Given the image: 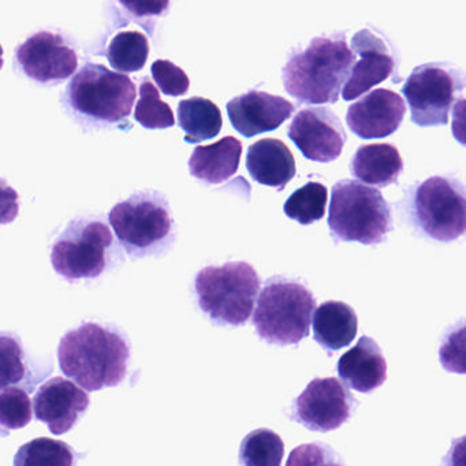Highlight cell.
Masks as SVG:
<instances>
[{
  "label": "cell",
  "mask_w": 466,
  "mask_h": 466,
  "mask_svg": "<svg viewBox=\"0 0 466 466\" xmlns=\"http://www.w3.org/2000/svg\"><path fill=\"white\" fill-rule=\"evenodd\" d=\"M73 462L75 454L72 449L64 441L48 438L29 441L18 450L15 458V466H70Z\"/></svg>",
  "instance_id": "cell-27"
},
{
  "label": "cell",
  "mask_w": 466,
  "mask_h": 466,
  "mask_svg": "<svg viewBox=\"0 0 466 466\" xmlns=\"http://www.w3.org/2000/svg\"><path fill=\"white\" fill-rule=\"evenodd\" d=\"M149 45L146 35L137 31H125L116 35L108 46L107 58L118 72H138L148 61Z\"/></svg>",
  "instance_id": "cell-24"
},
{
  "label": "cell",
  "mask_w": 466,
  "mask_h": 466,
  "mask_svg": "<svg viewBox=\"0 0 466 466\" xmlns=\"http://www.w3.org/2000/svg\"><path fill=\"white\" fill-rule=\"evenodd\" d=\"M152 76L160 91L167 96H184L190 88L187 73L170 61H157L152 65Z\"/></svg>",
  "instance_id": "cell-32"
},
{
  "label": "cell",
  "mask_w": 466,
  "mask_h": 466,
  "mask_svg": "<svg viewBox=\"0 0 466 466\" xmlns=\"http://www.w3.org/2000/svg\"><path fill=\"white\" fill-rule=\"evenodd\" d=\"M293 111L294 105L289 100L258 91L234 97L228 105L231 125L245 137L278 129Z\"/></svg>",
  "instance_id": "cell-17"
},
{
  "label": "cell",
  "mask_w": 466,
  "mask_h": 466,
  "mask_svg": "<svg viewBox=\"0 0 466 466\" xmlns=\"http://www.w3.org/2000/svg\"><path fill=\"white\" fill-rule=\"evenodd\" d=\"M409 214L428 238L455 241L466 234V187L457 179L431 177L411 189Z\"/></svg>",
  "instance_id": "cell-6"
},
{
  "label": "cell",
  "mask_w": 466,
  "mask_h": 466,
  "mask_svg": "<svg viewBox=\"0 0 466 466\" xmlns=\"http://www.w3.org/2000/svg\"><path fill=\"white\" fill-rule=\"evenodd\" d=\"M329 203V190L319 182H308L297 189L283 206L285 215L299 225L309 226L323 219Z\"/></svg>",
  "instance_id": "cell-25"
},
{
  "label": "cell",
  "mask_w": 466,
  "mask_h": 466,
  "mask_svg": "<svg viewBox=\"0 0 466 466\" xmlns=\"http://www.w3.org/2000/svg\"><path fill=\"white\" fill-rule=\"evenodd\" d=\"M443 462L446 465L466 466V436L452 441Z\"/></svg>",
  "instance_id": "cell-35"
},
{
  "label": "cell",
  "mask_w": 466,
  "mask_h": 466,
  "mask_svg": "<svg viewBox=\"0 0 466 466\" xmlns=\"http://www.w3.org/2000/svg\"><path fill=\"white\" fill-rule=\"evenodd\" d=\"M135 118L147 129H167L176 125L173 110L167 103L160 100L157 86L149 80H144L141 84Z\"/></svg>",
  "instance_id": "cell-28"
},
{
  "label": "cell",
  "mask_w": 466,
  "mask_h": 466,
  "mask_svg": "<svg viewBox=\"0 0 466 466\" xmlns=\"http://www.w3.org/2000/svg\"><path fill=\"white\" fill-rule=\"evenodd\" d=\"M122 6L136 17H157L165 15L170 0H119Z\"/></svg>",
  "instance_id": "cell-33"
},
{
  "label": "cell",
  "mask_w": 466,
  "mask_h": 466,
  "mask_svg": "<svg viewBox=\"0 0 466 466\" xmlns=\"http://www.w3.org/2000/svg\"><path fill=\"white\" fill-rule=\"evenodd\" d=\"M35 414L50 428L51 433L69 432L89 406L84 389L64 378L46 381L34 398Z\"/></svg>",
  "instance_id": "cell-16"
},
{
  "label": "cell",
  "mask_w": 466,
  "mask_h": 466,
  "mask_svg": "<svg viewBox=\"0 0 466 466\" xmlns=\"http://www.w3.org/2000/svg\"><path fill=\"white\" fill-rule=\"evenodd\" d=\"M338 375L356 391L368 394L387 380V362L378 343L361 337L338 361Z\"/></svg>",
  "instance_id": "cell-18"
},
{
  "label": "cell",
  "mask_w": 466,
  "mask_h": 466,
  "mask_svg": "<svg viewBox=\"0 0 466 466\" xmlns=\"http://www.w3.org/2000/svg\"><path fill=\"white\" fill-rule=\"evenodd\" d=\"M351 50L356 56L348 83L343 86L346 102L359 99L370 89L391 77L397 70V59L389 46L370 29H362L351 39Z\"/></svg>",
  "instance_id": "cell-14"
},
{
  "label": "cell",
  "mask_w": 466,
  "mask_h": 466,
  "mask_svg": "<svg viewBox=\"0 0 466 466\" xmlns=\"http://www.w3.org/2000/svg\"><path fill=\"white\" fill-rule=\"evenodd\" d=\"M354 178L373 187L395 184L403 171L400 151L391 144H370L357 149L350 162Z\"/></svg>",
  "instance_id": "cell-22"
},
{
  "label": "cell",
  "mask_w": 466,
  "mask_h": 466,
  "mask_svg": "<svg viewBox=\"0 0 466 466\" xmlns=\"http://www.w3.org/2000/svg\"><path fill=\"white\" fill-rule=\"evenodd\" d=\"M285 454V444L274 431H252L239 447V462L247 466H279Z\"/></svg>",
  "instance_id": "cell-26"
},
{
  "label": "cell",
  "mask_w": 466,
  "mask_h": 466,
  "mask_svg": "<svg viewBox=\"0 0 466 466\" xmlns=\"http://www.w3.org/2000/svg\"><path fill=\"white\" fill-rule=\"evenodd\" d=\"M116 237L136 258L162 249L173 236L174 222L167 200L159 193H136L116 204L108 215Z\"/></svg>",
  "instance_id": "cell-7"
},
{
  "label": "cell",
  "mask_w": 466,
  "mask_h": 466,
  "mask_svg": "<svg viewBox=\"0 0 466 466\" xmlns=\"http://www.w3.org/2000/svg\"><path fill=\"white\" fill-rule=\"evenodd\" d=\"M178 124L187 133V143H203L219 135L223 127L222 113L211 100L190 97L179 103Z\"/></svg>",
  "instance_id": "cell-23"
},
{
  "label": "cell",
  "mask_w": 466,
  "mask_h": 466,
  "mask_svg": "<svg viewBox=\"0 0 466 466\" xmlns=\"http://www.w3.org/2000/svg\"><path fill=\"white\" fill-rule=\"evenodd\" d=\"M354 62L346 35L316 37L290 56L283 67V84L289 95L305 105H332L339 100Z\"/></svg>",
  "instance_id": "cell-2"
},
{
  "label": "cell",
  "mask_w": 466,
  "mask_h": 466,
  "mask_svg": "<svg viewBox=\"0 0 466 466\" xmlns=\"http://www.w3.org/2000/svg\"><path fill=\"white\" fill-rule=\"evenodd\" d=\"M111 245L113 234L103 220L75 219L54 244L51 263L69 282L91 279L105 271Z\"/></svg>",
  "instance_id": "cell-9"
},
{
  "label": "cell",
  "mask_w": 466,
  "mask_h": 466,
  "mask_svg": "<svg viewBox=\"0 0 466 466\" xmlns=\"http://www.w3.org/2000/svg\"><path fill=\"white\" fill-rule=\"evenodd\" d=\"M316 299L296 280L275 277L267 280L258 297L253 324L269 345H299L309 335Z\"/></svg>",
  "instance_id": "cell-3"
},
{
  "label": "cell",
  "mask_w": 466,
  "mask_h": 466,
  "mask_svg": "<svg viewBox=\"0 0 466 466\" xmlns=\"http://www.w3.org/2000/svg\"><path fill=\"white\" fill-rule=\"evenodd\" d=\"M312 326L316 342L332 353L353 342L359 329V319L350 305L327 301L315 310Z\"/></svg>",
  "instance_id": "cell-21"
},
{
  "label": "cell",
  "mask_w": 466,
  "mask_h": 466,
  "mask_svg": "<svg viewBox=\"0 0 466 466\" xmlns=\"http://www.w3.org/2000/svg\"><path fill=\"white\" fill-rule=\"evenodd\" d=\"M23 72L40 84L62 83L77 70V54L59 35L39 32L17 48Z\"/></svg>",
  "instance_id": "cell-13"
},
{
  "label": "cell",
  "mask_w": 466,
  "mask_h": 466,
  "mask_svg": "<svg viewBox=\"0 0 466 466\" xmlns=\"http://www.w3.org/2000/svg\"><path fill=\"white\" fill-rule=\"evenodd\" d=\"M34 417L31 398L25 390L6 387L0 397V422L5 430L26 427Z\"/></svg>",
  "instance_id": "cell-29"
},
{
  "label": "cell",
  "mask_w": 466,
  "mask_h": 466,
  "mask_svg": "<svg viewBox=\"0 0 466 466\" xmlns=\"http://www.w3.org/2000/svg\"><path fill=\"white\" fill-rule=\"evenodd\" d=\"M329 226L338 241L378 245L392 230L391 209L375 187L342 179L332 187Z\"/></svg>",
  "instance_id": "cell-5"
},
{
  "label": "cell",
  "mask_w": 466,
  "mask_h": 466,
  "mask_svg": "<svg viewBox=\"0 0 466 466\" xmlns=\"http://www.w3.org/2000/svg\"><path fill=\"white\" fill-rule=\"evenodd\" d=\"M67 96L72 107L83 116L119 122L132 113L137 89L127 76L88 64L70 81Z\"/></svg>",
  "instance_id": "cell-8"
},
{
  "label": "cell",
  "mask_w": 466,
  "mask_h": 466,
  "mask_svg": "<svg viewBox=\"0 0 466 466\" xmlns=\"http://www.w3.org/2000/svg\"><path fill=\"white\" fill-rule=\"evenodd\" d=\"M439 360L447 372L466 375V320L458 321L444 334Z\"/></svg>",
  "instance_id": "cell-30"
},
{
  "label": "cell",
  "mask_w": 466,
  "mask_h": 466,
  "mask_svg": "<svg viewBox=\"0 0 466 466\" xmlns=\"http://www.w3.org/2000/svg\"><path fill=\"white\" fill-rule=\"evenodd\" d=\"M201 310L218 326H244L249 320L260 290V278L244 261L206 267L195 279Z\"/></svg>",
  "instance_id": "cell-4"
},
{
  "label": "cell",
  "mask_w": 466,
  "mask_h": 466,
  "mask_svg": "<svg viewBox=\"0 0 466 466\" xmlns=\"http://www.w3.org/2000/svg\"><path fill=\"white\" fill-rule=\"evenodd\" d=\"M357 405L345 383L335 378H316L294 400L291 417L308 430L329 432L348 422Z\"/></svg>",
  "instance_id": "cell-11"
},
{
  "label": "cell",
  "mask_w": 466,
  "mask_h": 466,
  "mask_svg": "<svg viewBox=\"0 0 466 466\" xmlns=\"http://www.w3.org/2000/svg\"><path fill=\"white\" fill-rule=\"evenodd\" d=\"M25 376V359L20 342L13 335H2V390L21 383Z\"/></svg>",
  "instance_id": "cell-31"
},
{
  "label": "cell",
  "mask_w": 466,
  "mask_h": 466,
  "mask_svg": "<svg viewBox=\"0 0 466 466\" xmlns=\"http://www.w3.org/2000/svg\"><path fill=\"white\" fill-rule=\"evenodd\" d=\"M451 132L461 146L466 147V97H461L452 107Z\"/></svg>",
  "instance_id": "cell-34"
},
{
  "label": "cell",
  "mask_w": 466,
  "mask_h": 466,
  "mask_svg": "<svg viewBox=\"0 0 466 466\" xmlns=\"http://www.w3.org/2000/svg\"><path fill=\"white\" fill-rule=\"evenodd\" d=\"M405 100L389 89H375L349 107L346 124L364 140L384 138L400 129L405 118Z\"/></svg>",
  "instance_id": "cell-15"
},
{
  "label": "cell",
  "mask_w": 466,
  "mask_h": 466,
  "mask_svg": "<svg viewBox=\"0 0 466 466\" xmlns=\"http://www.w3.org/2000/svg\"><path fill=\"white\" fill-rule=\"evenodd\" d=\"M465 86V75L457 67L446 64L417 66L402 88L411 122L421 127L449 124L450 111Z\"/></svg>",
  "instance_id": "cell-10"
},
{
  "label": "cell",
  "mask_w": 466,
  "mask_h": 466,
  "mask_svg": "<svg viewBox=\"0 0 466 466\" xmlns=\"http://www.w3.org/2000/svg\"><path fill=\"white\" fill-rule=\"evenodd\" d=\"M247 167L264 187L282 190L296 177V160L289 147L277 138H263L248 149Z\"/></svg>",
  "instance_id": "cell-19"
},
{
  "label": "cell",
  "mask_w": 466,
  "mask_h": 466,
  "mask_svg": "<svg viewBox=\"0 0 466 466\" xmlns=\"http://www.w3.org/2000/svg\"><path fill=\"white\" fill-rule=\"evenodd\" d=\"M130 346L113 327L84 323L66 332L58 348L62 372L88 391L118 386L127 373Z\"/></svg>",
  "instance_id": "cell-1"
},
{
  "label": "cell",
  "mask_w": 466,
  "mask_h": 466,
  "mask_svg": "<svg viewBox=\"0 0 466 466\" xmlns=\"http://www.w3.org/2000/svg\"><path fill=\"white\" fill-rule=\"evenodd\" d=\"M241 155V141L231 136L211 146L198 147L189 159L190 174L207 184H222L238 170Z\"/></svg>",
  "instance_id": "cell-20"
},
{
  "label": "cell",
  "mask_w": 466,
  "mask_h": 466,
  "mask_svg": "<svg viewBox=\"0 0 466 466\" xmlns=\"http://www.w3.org/2000/svg\"><path fill=\"white\" fill-rule=\"evenodd\" d=\"M289 138L307 159L329 163L340 157L348 137L339 118L329 108L312 107L294 116Z\"/></svg>",
  "instance_id": "cell-12"
}]
</instances>
